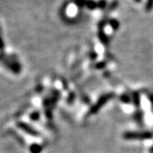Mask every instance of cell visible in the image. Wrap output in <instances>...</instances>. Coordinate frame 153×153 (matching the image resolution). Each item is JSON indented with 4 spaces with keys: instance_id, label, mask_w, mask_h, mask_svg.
<instances>
[{
    "instance_id": "9",
    "label": "cell",
    "mask_w": 153,
    "mask_h": 153,
    "mask_svg": "<svg viewBox=\"0 0 153 153\" xmlns=\"http://www.w3.org/2000/svg\"><path fill=\"white\" fill-rule=\"evenodd\" d=\"M132 98H133V102H134V104L136 105L137 107L138 106H140V94L136 92H134V93L133 94V96H132Z\"/></svg>"
},
{
    "instance_id": "10",
    "label": "cell",
    "mask_w": 153,
    "mask_h": 153,
    "mask_svg": "<svg viewBox=\"0 0 153 153\" xmlns=\"http://www.w3.org/2000/svg\"><path fill=\"white\" fill-rule=\"evenodd\" d=\"M98 4V9L100 10H104L107 8V3L106 0H99L97 2Z\"/></svg>"
},
{
    "instance_id": "13",
    "label": "cell",
    "mask_w": 153,
    "mask_h": 153,
    "mask_svg": "<svg viewBox=\"0 0 153 153\" xmlns=\"http://www.w3.org/2000/svg\"><path fill=\"white\" fill-rule=\"evenodd\" d=\"M153 9V0H147L146 3V7H145V10L147 12L152 10Z\"/></svg>"
},
{
    "instance_id": "7",
    "label": "cell",
    "mask_w": 153,
    "mask_h": 153,
    "mask_svg": "<svg viewBox=\"0 0 153 153\" xmlns=\"http://www.w3.org/2000/svg\"><path fill=\"white\" fill-rule=\"evenodd\" d=\"M108 23H109V25L111 26V27L112 28L114 31H117L119 29L120 23H119V22L117 19H114V18L109 19V22Z\"/></svg>"
},
{
    "instance_id": "11",
    "label": "cell",
    "mask_w": 153,
    "mask_h": 153,
    "mask_svg": "<svg viewBox=\"0 0 153 153\" xmlns=\"http://www.w3.org/2000/svg\"><path fill=\"white\" fill-rule=\"evenodd\" d=\"M118 6V2L117 0H113L111 4H110L109 7H108V10H107V12H111V11L115 10Z\"/></svg>"
},
{
    "instance_id": "6",
    "label": "cell",
    "mask_w": 153,
    "mask_h": 153,
    "mask_svg": "<svg viewBox=\"0 0 153 153\" xmlns=\"http://www.w3.org/2000/svg\"><path fill=\"white\" fill-rule=\"evenodd\" d=\"M85 7L89 10H94L98 9V4L94 0H87Z\"/></svg>"
},
{
    "instance_id": "3",
    "label": "cell",
    "mask_w": 153,
    "mask_h": 153,
    "mask_svg": "<svg viewBox=\"0 0 153 153\" xmlns=\"http://www.w3.org/2000/svg\"><path fill=\"white\" fill-rule=\"evenodd\" d=\"M2 61L13 72L19 73L20 71H21L22 66L17 62L16 60H14V56H12V57H6V59H2Z\"/></svg>"
},
{
    "instance_id": "20",
    "label": "cell",
    "mask_w": 153,
    "mask_h": 153,
    "mask_svg": "<svg viewBox=\"0 0 153 153\" xmlns=\"http://www.w3.org/2000/svg\"><path fill=\"white\" fill-rule=\"evenodd\" d=\"M141 1H142V0H134V2H135V3H140Z\"/></svg>"
},
{
    "instance_id": "12",
    "label": "cell",
    "mask_w": 153,
    "mask_h": 153,
    "mask_svg": "<svg viewBox=\"0 0 153 153\" xmlns=\"http://www.w3.org/2000/svg\"><path fill=\"white\" fill-rule=\"evenodd\" d=\"M86 2H87V0H73V3H74L78 8L85 7V6H86Z\"/></svg>"
},
{
    "instance_id": "19",
    "label": "cell",
    "mask_w": 153,
    "mask_h": 153,
    "mask_svg": "<svg viewBox=\"0 0 153 153\" xmlns=\"http://www.w3.org/2000/svg\"><path fill=\"white\" fill-rule=\"evenodd\" d=\"M149 100L152 101V103L153 104V94H149Z\"/></svg>"
},
{
    "instance_id": "2",
    "label": "cell",
    "mask_w": 153,
    "mask_h": 153,
    "mask_svg": "<svg viewBox=\"0 0 153 153\" xmlns=\"http://www.w3.org/2000/svg\"><path fill=\"white\" fill-rule=\"evenodd\" d=\"M123 138L126 140H149L152 139L153 134L151 132H127Z\"/></svg>"
},
{
    "instance_id": "4",
    "label": "cell",
    "mask_w": 153,
    "mask_h": 153,
    "mask_svg": "<svg viewBox=\"0 0 153 153\" xmlns=\"http://www.w3.org/2000/svg\"><path fill=\"white\" fill-rule=\"evenodd\" d=\"M16 125L19 128L22 129V131L27 133L29 135H32L33 137H38L39 135L38 132L35 128H33L32 126H30L29 124H27L24 122H18L16 123Z\"/></svg>"
},
{
    "instance_id": "16",
    "label": "cell",
    "mask_w": 153,
    "mask_h": 153,
    "mask_svg": "<svg viewBox=\"0 0 153 153\" xmlns=\"http://www.w3.org/2000/svg\"><path fill=\"white\" fill-rule=\"evenodd\" d=\"M30 118L32 120H38V118H39V113H38V111H34V112H33L32 114L30 115Z\"/></svg>"
},
{
    "instance_id": "18",
    "label": "cell",
    "mask_w": 153,
    "mask_h": 153,
    "mask_svg": "<svg viewBox=\"0 0 153 153\" xmlns=\"http://www.w3.org/2000/svg\"><path fill=\"white\" fill-rule=\"evenodd\" d=\"M90 57H91L92 59H95V58L97 57V54H96L95 52H91V53H90Z\"/></svg>"
},
{
    "instance_id": "1",
    "label": "cell",
    "mask_w": 153,
    "mask_h": 153,
    "mask_svg": "<svg viewBox=\"0 0 153 153\" xmlns=\"http://www.w3.org/2000/svg\"><path fill=\"white\" fill-rule=\"evenodd\" d=\"M113 97H114V94L112 93L106 94H104V95L100 96V97L99 98L98 100H97V102L90 108L89 112H88V115H92L94 114V113H97L99 111V110L100 109L103 105H105L106 104V102H107L108 100H111Z\"/></svg>"
},
{
    "instance_id": "14",
    "label": "cell",
    "mask_w": 153,
    "mask_h": 153,
    "mask_svg": "<svg viewBox=\"0 0 153 153\" xmlns=\"http://www.w3.org/2000/svg\"><path fill=\"white\" fill-rule=\"evenodd\" d=\"M107 22H109V20H101L100 22H99L98 24V27H99V29H104V27H105V25L107 24Z\"/></svg>"
},
{
    "instance_id": "21",
    "label": "cell",
    "mask_w": 153,
    "mask_h": 153,
    "mask_svg": "<svg viewBox=\"0 0 153 153\" xmlns=\"http://www.w3.org/2000/svg\"><path fill=\"white\" fill-rule=\"evenodd\" d=\"M151 152L153 153V146H152V149H151Z\"/></svg>"
},
{
    "instance_id": "17",
    "label": "cell",
    "mask_w": 153,
    "mask_h": 153,
    "mask_svg": "<svg viewBox=\"0 0 153 153\" xmlns=\"http://www.w3.org/2000/svg\"><path fill=\"white\" fill-rule=\"evenodd\" d=\"M105 66V61H100V62H99V63L96 64V67H97L98 69L104 68Z\"/></svg>"
},
{
    "instance_id": "15",
    "label": "cell",
    "mask_w": 153,
    "mask_h": 153,
    "mask_svg": "<svg viewBox=\"0 0 153 153\" xmlns=\"http://www.w3.org/2000/svg\"><path fill=\"white\" fill-rule=\"evenodd\" d=\"M121 100H122L123 102H124V103H130V98H129V96L127 95V94L122 95V96H121Z\"/></svg>"
},
{
    "instance_id": "8",
    "label": "cell",
    "mask_w": 153,
    "mask_h": 153,
    "mask_svg": "<svg viewBox=\"0 0 153 153\" xmlns=\"http://www.w3.org/2000/svg\"><path fill=\"white\" fill-rule=\"evenodd\" d=\"M30 151L32 153H40L42 152V146L38 144H33L30 147Z\"/></svg>"
},
{
    "instance_id": "5",
    "label": "cell",
    "mask_w": 153,
    "mask_h": 153,
    "mask_svg": "<svg viewBox=\"0 0 153 153\" xmlns=\"http://www.w3.org/2000/svg\"><path fill=\"white\" fill-rule=\"evenodd\" d=\"M98 38L100 39V41L105 45H107L109 44V38L104 32V29H99Z\"/></svg>"
}]
</instances>
